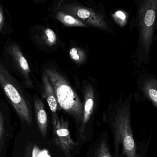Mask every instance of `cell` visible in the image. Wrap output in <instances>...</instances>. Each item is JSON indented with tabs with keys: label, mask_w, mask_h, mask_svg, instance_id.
I'll use <instances>...</instances> for the list:
<instances>
[{
	"label": "cell",
	"mask_w": 157,
	"mask_h": 157,
	"mask_svg": "<svg viewBox=\"0 0 157 157\" xmlns=\"http://www.w3.org/2000/svg\"><path fill=\"white\" fill-rule=\"evenodd\" d=\"M136 26L139 32L137 47L134 54L135 63L138 67L147 65L154 40L157 17V0H136Z\"/></svg>",
	"instance_id": "obj_1"
},
{
	"label": "cell",
	"mask_w": 157,
	"mask_h": 157,
	"mask_svg": "<svg viewBox=\"0 0 157 157\" xmlns=\"http://www.w3.org/2000/svg\"><path fill=\"white\" fill-rule=\"evenodd\" d=\"M55 92L58 104L80 124L83 118L84 105L66 79L53 69L45 70Z\"/></svg>",
	"instance_id": "obj_2"
},
{
	"label": "cell",
	"mask_w": 157,
	"mask_h": 157,
	"mask_svg": "<svg viewBox=\"0 0 157 157\" xmlns=\"http://www.w3.org/2000/svg\"><path fill=\"white\" fill-rule=\"evenodd\" d=\"M0 83L19 116L27 124L31 125L32 123L31 110L22 91L15 80L2 64L0 67Z\"/></svg>",
	"instance_id": "obj_3"
},
{
	"label": "cell",
	"mask_w": 157,
	"mask_h": 157,
	"mask_svg": "<svg viewBox=\"0 0 157 157\" xmlns=\"http://www.w3.org/2000/svg\"><path fill=\"white\" fill-rule=\"evenodd\" d=\"M127 99V102L124 106H123L119 113V116L117 118V131L119 137L123 143L124 150L128 157H137L136 153L135 141L131 133L129 119L128 118V106Z\"/></svg>",
	"instance_id": "obj_4"
},
{
	"label": "cell",
	"mask_w": 157,
	"mask_h": 157,
	"mask_svg": "<svg viewBox=\"0 0 157 157\" xmlns=\"http://www.w3.org/2000/svg\"><path fill=\"white\" fill-rule=\"evenodd\" d=\"M53 142L66 156H69L74 146L77 145L71 136L67 120L63 117L59 118L56 124H53Z\"/></svg>",
	"instance_id": "obj_5"
},
{
	"label": "cell",
	"mask_w": 157,
	"mask_h": 157,
	"mask_svg": "<svg viewBox=\"0 0 157 157\" xmlns=\"http://www.w3.org/2000/svg\"><path fill=\"white\" fill-rule=\"evenodd\" d=\"M73 12H74L76 16L85 21L91 26L117 36V33L106 19L105 14L90 9L79 7L75 8L73 10Z\"/></svg>",
	"instance_id": "obj_6"
},
{
	"label": "cell",
	"mask_w": 157,
	"mask_h": 157,
	"mask_svg": "<svg viewBox=\"0 0 157 157\" xmlns=\"http://www.w3.org/2000/svg\"><path fill=\"white\" fill-rule=\"evenodd\" d=\"M138 87L157 108V77L149 73L141 74Z\"/></svg>",
	"instance_id": "obj_7"
},
{
	"label": "cell",
	"mask_w": 157,
	"mask_h": 157,
	"mask_svg": "<svg viewBox=\"0 0 157 157\" xmlns=\"http://www.w3.org/2000/svg\"><path fill=\"white\" fill-rule=\"evenodd\" d=\"M85 103L84 105L83 118L80 128V136L83 139L84 133L86 129L87 123L89 122L92 114L94 107V91L91 87H88L84 92Z\"/></svg>",
	"instance_id": "obj_8"
},
{
	"label": "cell",
	"mask_w": 157,
	"mask_h": 157,
	"mask_svg": "<svg viewBox=\"0 0 157 157\" xmlns=\"http://www.w3.org/2000/svg\"><path fill=\"white\" fill-rule=\"evenodd\" d=\"M43 88L44 97L46 99L53 115V124H56L59 119L57 114L58 103L55 92L49 81L47 75L44 72L43 76Z\"/></svg>",
	"instance_id": "obj_9"
},
{
	"label": "cell",
	"mask_w": 157,
	"mask_h": 157,
	"mask_svg": "<svg viewBox=\"0 0 157 157\" xmlns=\"http://www.w3.org/2000/svg\"><path fill=\"white\" fill-rule=\"evenodd\" d=\"M36 123L40 133L44 138L47 136L48 129V116L42 101L36 98L34 101Z\"/></svg>",
	"instance_id": "obj_10"
},
{
	"label": "cell",
	"mask_w": 157,
	"mask_h": 157,
	"mask_svg": "<svg viewBox=\"0 0 157 157\" xmlns=\"http://www.w3.org/2000/svg\"><path fill=\"white\" fill-rule=\"evenodd\" d=\"M11 49L13 55L20 68L23 71L24 73L28 74L30 72V67L27 60L24 56L21 50L16 45L12 46Z\"/></svg>",
	"instance_id": "obj_11"
},
{
	"label": "cell",
	"mask_w": 157,
	"mask_h": 157,
	"mask_svg": "<svg viewBox=\"0 0 157 157\" xmlns=\"http://www.w3.org/2000/svg\"><path fill=\"white\" fill-rule=\"evenodd\" d=\"M58 20L67 26L85 27L86 25L75 17L63 13L59 12L56 16Z\"/></svg>",
	"instance_id": "obj_12"
},
{
	"label": "cell",
	"mask_w": 157,
	"mask_h": 157,
	"mask_svg": "<svg viewBox=\"0 0 157 157\" xmlns=\"http://www.w3.org/2000/svg\"><path fill=\"white\" fill-rule=\"evenodd\" d=\"M24 157H41L40 149L36 144L28 143L25 147Z\"/></svg>",
	"instance_id": "obj_13"
},
{
	"label": "cell",
	"mask_w": 157,
	"mask_h": 157,
	"mask_svg": "<svg viewBox=\"0 0 157 157\" xmlns=\"http://www.w3.org/2000/svg\"><path fill=\"white\" fill-rule=\"evenodd\" d=\"M127 13L123 11H117L112 15L115 21L120 26H124L127 21Z\"/></svg>",
	"instance_id": "obj_14"
},
{
	"label": "cell",
	"mask_w": 157,
	"mask_h": 157,
	"mask_svg": "<svg viewBox=\"0 0 157 157\" xmlns=\"http://www.w3.org/2000/svg\"><path fill=\"white\" fill-rule=\"evenodd\" d=\"M5 118L2 112L0 113V151L2 152L5 140Z\"/></svg>",
	"instance_id": "obj_15"
},
{
	"label": "cell",
	"mask_w": 157,
	"mask_h": 157,
	"mask_svg": "<svg viewBox=\"0 0 157 157\" xmlns=\"http://www.w3.org/2000/svg\"><path fill=\"white\" fill-rule=\"evenodd\" d=\"M70 56L75 62L80 63L84 59V54L78 48H73L70 50Z\"/></svg>",
	"instance_id": "obj_16"
},
{
	"label": "cell",
	"mask_w": 157,
	"mask_h": 157,
	"mask_svg": "<svg viewBox=\"0 0 157 157\" xmlns=\"http://www.w3.org/2000/svg\"><path fill=\"white\" fill-rule=\"evenodd\" d=\"M95 157H112L104 140L102 141L95 152Z\"/></svg>",
	"instance_id": "obj_17"
},
{
	"label": "cell",
	"mask_w": 157,
	"mask_h": 157,
	"mask_svg": "<svg viewBox=\"0 0 157 157\" xmlns=\"http://www.w3.org/2000/svg\"><path fill=\"white\" fill-rule=\"evenodd\" d=\"M45 35L48 44L51 45L56 44L57 40L56 35L53 30L48 28L45 32Z\"/></svg>",
	"instance_id": "obj_18"
},
{
	"label": "cell",
	"mask_w": 157,
	"mask_h": 157,
	"mask_svg": "<svg viewBox=\"0 0 157 157\" xmlns=\"http://www.w3.org/2000/svg\"><path fill=\"white\" fill-rule=\"evenodd\" d=\"M4 17L3 15V11H2V8L1 7V10H0V30L2 31L3 27V24H4Z\"/></svg>",
	"instance_id": "obj_19"
},
{
	"label": "cell",
	"mask_w": 157,
	"mask_h": 157,
	"mask_svg": "<svg viewBox=\"0 0 157 157\" xmlns=\"http://www.w3.org/2000/svg\"><path fill=\"white\" fill-rule=\"evenodd\" d=\"M155 31H156V40L157 41V20H156V23H155Z\"/></svg>",
	"instance_id": "obj_20"
}]
</instances>
